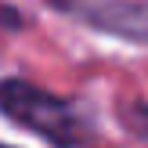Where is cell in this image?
<instances>
[{"label": "cell", "mask_w": 148, "mask_h": 148, "mask_svg": "<svg viewBox=\"0 0 148 148\" xmlns=\"http://www.w3.org/2000/svg\"><path fill=\"white\" fill-rule=\"evenodd\" d=\"M51 7L108 36L148 43V0H51Z\"/></svg>", "instance_id": "cell-2"}, {"label": "cell", "mask_w": 148, "mask_h": 148, "mask_svg": "<svg viewBox=\"0 0 148 148\" xmlns=\"http://www.w3.org/2000/svg\"><path fill=\"white\" fill-rule=\"evenodd\" d=\"M0 112L58 148H76L87 141V127L76 108L29 79H0Z\"/></svg>", "instance_id": "cell-1"}, {"label": "cell", "mask_w": 148, "mask_h": 148, "mask_svg": "<svg viewBox=\"0 0 148 148\" xmlns=\"http://www.w3.org/2000/svg\"><path fill=\"white\" fill-rule=\"evenodd\" d=\"M0 148H11V145H0Z\"/></svg>", "instance_id": "cell-3"}]
</instances>
